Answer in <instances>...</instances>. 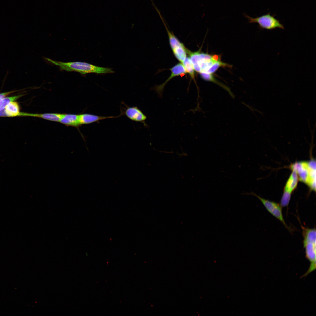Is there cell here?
Segmentation results:
<instances>
[{
	"label": "cell",
	"instance_id": "obj_1",
	"mask_svg": "<svg viewBox=\"0 0 316 316\" xmlns=\"http://www.w3.org/2000/svg\"><path fill=\"white\" fill-rule=\"evenodd\" d=\"M188 55L195 71L199 73L212 74L220 67L227 66V64L222 62L220 56L212 55L198 51L192 52L187 49Z\"/></svg>",
	"mask_w": 316,
	"mask_h": 316
},
{
	"label": "cell",
	"instance_id": "obj_2",
	"mask_svg": "<svg viewBox=\"0 0 316 316\" xmlns=\"http://www.w3.org/2000/svg\"><path fill=\"white\" fill-rule=\"evenodd\" d=\"M45 59L52 64L58 66L61 70L75 71L82 74L90 73H112L114 72L111 68L97 66L84 62H63L55 61L47 58H45Z\"/></svg>",
	"mask_w": 316,
	"mask_h": 316
},
{
	"label": "cell",
	"instance_id": "obj_3",
	"mask_svg": "<svg viewBox=\"0 0 316 316\" xmlns=\"http://www.w3.org/2000/svg\"><path fill=\"white\" fill-rule=\"evenodd\" d=\"M303 238V244L305 257L310 262L309 268L302 276L305 277L315 270L316 268V231L315 228L310 229L302 226Z\"/></svg>",
	"mask_w": 316,
	"mask_h": 316
},
{
	"label": "cell",
	"instance_id": "obj_4",
	"mask_svg": "<svg viewBox=\"0 0 316 316\" xmlns=\"http://www.w3.org/2000/svg\"><path fill=\"white\" fill-rule=\"evenodd\" d=\"M292 170L297 173L299 180L307 185L311 190H316V162L309 161L296 162L290 166Z\"/></svg>",
	"mask_w": 316,
	"mask_h": 316
},
{
	"label": "cell",
	"instance_id": "obj_5",
	"mask_svg": "<svg viewBox=\"0 0 316 316\" xmlns=\"http://www.w3.org/2000/svg\"><path fill=\"white\" fill-rule=\"evenodd\" d=\"M243 15L248 19L249 23H258L259 28L262 30H272L276 28L284 29L283 25L274 17V15H271L270 13L255 18L250 17L246 13Z\"/></svg>",
	"mask_w": 316,
	"mask_h": 316
},
{
	"label": "cell",
	"instance_id": "obj_6",
	"mask_svg": "<svg viewBox=\"0 0 316 316\" xmlns=\"http://www.w3.org/2000/svg\"><path fill=\"white\" fill-rule=\"evenodd\" d=\"M164 24L168 34L169 43L173 53L176 58L181 63L187 57V50L183 44L181 42L173 33L168 30L166 25L160 16Z\"/></svg>",
	"mask_w": 316,
	"mask_h": 316
},
{
	"label": "cell",
	"instance_id": "obj_7",
	"mask_svg": "<svg viewBox=\"0 0 316 316\" xmlns=\"http://www.w3.org/2000/svg\"><path fill=\"white\" fill-rule=\"evenodd\" d=\"M244 194L253 195L257 197L270 213L282 223L289 231H291V229L287 225L284 219L282 213V207L280 204L276 202L265 199L253 192L251 193H246Z\"/></svg>",
	"mask_w": 316,
	"mask_h": 316
},
{
	"label": "cell",
	"instance_id": "obj_8",
	"mask_svg": "<svg viewBox=\"0 0 316 316\" xmlns=\"http://www.w3.org/2000/svg\"><path fill=\"white\" fill-rule=\"evenodd\" d=\"M170 69L171 74L169 78L163 84L155 87L156 91L159 95H161L164 86L171 79L176 76L184 75L186 73L185 68L181 63L176 64Z\"/></svg>",
	"mask_w": 316,
	"mask_h": 316
},
{
	"label": "cell",
	"instance_id": "obj_9",
	"mask_svg": "<svg viewBox=\"0 0 316 316\" xmlns=\"http://www.w3.org/2000/svg\"><path fill=\"white\" fill-rule=\"evenodd\" d=\"M118 116H97L90 114H79L78 120L80 125L87 124L98 122L100 120L107 118H116Z\"/></svg>",
	"mask_w": 316,
	"mask_h": 316
},
{
	"label": "cell",
	"instance_id": "obj_10",
	"mask_svg": "<svg viewBox=\"0 0 316 316\" xmlns=\"http://www.w3.org/2000/svg\"><path fill=\"white\" fill-rule=\"evenodd\" d=\"M126 116L132 121L143 122L147 118L146 116L136 107H128L125 112Z\"/></svg>",
	"mask_w": 316,
	"mask_h": 316
},
{
	"label": "cell",
	"instance_id": "obj_11",
	"mask_svg": "<svg viewBox=\"0 0 316 316\" xmlns=\"http://www.w3.org/2000/svg\"><path fill=\"white\" fill-rule=\"evenodd\" d=\"M298 177L296 171L292 170V172L287 180L284 188V192L291 194L297 186Z\"/></svg>",
	"mask_w": 316,
	"mask_h": 316
},
{
	"label": "cell",
	"instance_id": "obj_12",
	"mask_svg": "<svg viewBox=\"0 0 316 316\" xmlns=\"http://www.w3.org/2000/svg\"><path fill=\"white\" fill-rule=\"evenodd\" d=\"M78 117V114H63L59 122L67 126L78 127L80 126Z\"/></svg>",
	"mask_w": 316,
	"mask_h": 316
},
{
	"label": "cell",
	"instance_id": "obj_13",
	"mask_svg": "<svg viewBox=\"0 0 316 316\" xmlns=\"http://www.w3.org/2000/svg\"><path fill=\"white\" fill-rule=\"evenodd\" d=\"M63 114L55 113H30V116L36 117L55 122H59Z\"/></svg>",
	"mask_w": 316,
	"mask_h": 316
},
{
	"label": "cell",
	"instance_id": "obj_14",
	"mask_svg": "<svg viewBox=\"0 0 316 316\" xmlns=\"http://www.w3.org/2000/svg\"><path fill=\"white\" fill-rule=\"evenodd\" d=\"M200 75L201 78L203 80L216 83L226 90L232 97H234L233 94L229 88L224 85L217 81L214 77L212 74L207 73H200Z\"/></svg>",
	"mask_w": 316,
	"mask_h": 316
},
{
	"label": "cell",
	"instance_id": "obj_15",
	"mask_svg": "<svg viewBox=\"0 0 316 316\" xmlns=\"http://www.w3.org/2000/svg\"><path fill=\"white\" fill-rule=\"evenodd\" d=\"M182 63L186 73H188L191 78L195 81V70L189 58L187 57Z\"/></svg>",
	"mask_w": 316,
	"mask_h": 316
},
{
	"label": "cell",
	"instance_id": "obj_16",
	"mask_svg": "<svg viewBox=\"0 0 316 316\" xmlns=\"http://www.w3.org/2000/svg\"><path fill=\"white\" fill-rule=\"evenodd\" d=\"M23 96L22 95H18L16 96L7 97L3 98V103L0 110L4 109L5 107L10 103L14 101Z\"/></svg>",
	"mask_w": 316,
	"mask_h": 316
},
{
	"label": "cell",
	"instance_id": "obj_17",
	"mask_svg": "<svg viewBox=\"0 0 316 316\" xmlns=\"http://www.w3.org/2000/svg\"><path fill=\"white\" fill-rule=\"evenodd\" d=\"M291 194L289 193L283 192L282 196L280 205L282 207L287 206L290 202Z\"/></svg>",
	"mask_w": 316,
	"mask_h": 316
},
{
	"label": "cell",
	"instance_id": "obj_18",
	"mask_svg": "<svg viewBox=\"0 0 316 316\" xmlns=\"http://www.w3.org/2000/svg\"><path fill=\"white\" fill-rule=\"evenodd\" d=\"M16 91H17V90L6 92L0 93V97L4 98V97L9 95L11 93H13L14 92H16Z\"/></svg>",
	"mask_w": 316,
	"mask_h": 316
},
{
	"label": "cell",
	"instance_id": "obj_19",
	"mask_svg": "<svg viewBox=\"0 0 316 316\" xmlns=\"http://www.w3.org/2000/svg\"><path fill=\"white\" fill-rule=\"evenodd\" d=\"M3 98L0 97V108L1 107L2 104Z\"/></svg>",
	"mask_w": 316,
	"mask_h": 316
}]
</instances>
